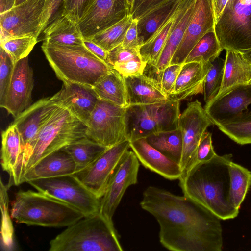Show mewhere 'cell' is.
<instances>
[{
  "label": "cell",
  "instance_id": "1",
  "mask_svg": "<svg viewBox=\"0 0 251 251\" xmlns=\"http://www.w3.org/2000/svg\"><path fill=\"white\" fill-rule=\"evenodd\" d=\"M140 205L157 220L159 241L166 249L222 251L221 219L190 198L150 186L144 191Z\"/></svg>",
  "mask_w": 251,
  "mask_h": 251
},
{
  "label": "cell",
  "instance_id": "2",
  "mask_svg": "<svg viewBox=\"0 0 251 251\" xmlns=\"http://www.w3.org/2000/svg\"><path fill=\"white\" fill-rule=\"evenodd\" d=\"M232 154H217L211 160L198 163L179 179L183 195L198 202L221 220L237 216L239 209L229 200L228 165Z\"/></svg>",
  "mask_w": 251,
  "mask_h": 251
},
{
  "label": "cell",
  "instance_id": "3",
  "mask_svg": "<svg viewBox=\"0 0 251 251\" xmlns=\"http://www.w3.org/2000/svg\"><path fill=\"white\" fill-rule=\"evenodd\" d=\"M50 242L49 251H123L112 220L100 212L67 226Z\"/></svg>",
  "mask_w": 251,
  "mask_h": 251
},
{
  "label": "cell",
  "instance_id": "4",
  "mask_svg": "<svg viewBox=\"0 0 251 251\" xmlns=\"http://www.w3.org/2000/svg\"><path fill=\"white\" fill-rule=\"evenodd\" d=\"M41 48L57 76L63 82L93 87L112 69L84 45L66 46L44 41Z\"/></svg>",
  "mask_w": 251,
  "mask_h": 251
},
{
  "label": "cell",
  "instance_id": "5",
  "mask_svg": "<svg viewBox=\"0 0 251 251\" xmlns=\"http://www.w3.org/2000/svg\"><path fill=\"white\" fill-rule=\"evenodd\" d=\"M10 213L19 224L56 227L68 226L84 217L65 202L30 190H20L16 194Z\"/></svg>",
  "mask_w": 251,
  "mask_h": 251
},
{
  "label": "cell",
  "instance_id": "6",
  "mask_svg": "<svg viewBox=\"0 0 251 251\" xmlns=\"http://www.w3.org/2000/svg\"><path fill=\"white\" fill-rule=\"evenodd\" d=\"M87 130L85 124L59 105L36 136L24 173L48 155L87 137Z\"/></svg>",
  "mask_w": 251,
  "mask_h": 251
},
{
  "label": "cell",
  "instance_id": "7",
  "mask_svg": "<svg viewBox=\"0 0 251 251\" xmlns=\"http://www.w3.org/2000/svg\"><path fill=\"white\" fill-rule=\"evenodd\" d=\"M180 101L130 105L126 107V126L130 142L178 128Z\"/></svg>",
  "mask_w": 251,
  "mask_h": 251
},
{
  "label": "cell",
  "instance_id": "8",
  "mask_svg": "<svg viewBox=\"0 0 251 251\" xmlns=\"http://www.w3.org/2000/svg\"><path fill=\"white\" fill-rule=\"evenodd\" d=\"M214 30L223 50H251V0H228Z\"/></svg>",
  "mask_w": 251,
  "mask_h": 251
},
{
  "label": "cell",
  "instance_id": "9",
  "mask_svg": "<svg viewBox=\"0 0 251 251\" xmlns=\"http://www.w3.org/2000/svg\"><path fill=\"white\" fill-rule=\"evenodd\" d=\"M28 183L37 191L73 206L84 217L100 211L101 199L94 195L73 175L38 179Z\"/></svg>",
  "mask_w": 251,
  "mask_h": 251
},
{
  "label": "cell",
  "instance_id": "10",
  "mask_svg": "<svg viewBox=\"0 0 251 251\" xmlns=\"http://www.w3.org/2000/svg\"><path fill=\"white\" fill-rule=\"evenodd\" d=\"M86 135L107 148L127 139L126 108L99 98L89 120Z\"/></svg>",
  "mask_w": 251,
  "mask_h": 251
},
{
  "label": "cell",
  "instance_id": "11",
  "mask_svg": "<svg viewBox=\"0 0 251 251\" xmlns=\"http://www.w3.org/2000/svg\"><path fill=\"white\" fill-rule=\"evenodd\" d=\"M46 1L28 0L0 14V41L22 36H32L38 40Z\"/></svg>",
  "mask_w": 251,
  "mask_h": 251
},
{
  "label": "cell",
  "instance_id": "12",
  "mask_svg": "<svg viewBox=\"0 0 251 251\" xmlns=\"http://www.w3.org/2000/svg\"><path fill=\"white\" fill-rule=\"evenodd\" d=\"M130 144L126 139L108 148L93 163L73 175L101 199L115 171L129 151Z\"/></svg>",
  "mask_w": 251,
  "mask_h": 251
},
{
  "label": "cell",
  "instance_id": "13",
  "mask_svg": "<svg viewBox=\"0 0 251 251\" xmlns=\"http://www.w3.org/2000/svg\"><path fill=\"white\" fill-rule=\"evenodd\" d=\"M212 125L213 123L198 100L188 103L180 114L178 127L181 131L183 140L180 163L182 175L194 165L199 144L207 128Z\"/></svg>",
  "mask_w": 251,
  "mask_h": 251
},
{
  "label": "cell",
  "instance_id": "14",
  "mask_svg": "<svg viewBox=\"0 0 251 251\" xmlns=\"http://www.w3.org/2000/svg\"><path fill=\"white\" fill-rule=\"evenodd\" d=\"M58 106L53 95L42 98L24 110L12 123L17 126L22 138L23 174L36 136Z\"/></svg>",
  "mask_w": 251,
  "mask_h": 251
},
{
  "label": "cell",
  "instance_id": "15",
  "mask_svg": "<svg viewBox=\"0 0 251 251\" xmlns=\"http://www.w3.org/2000/svg\"><path fill=\"white\" fill-rule=\"evenodd\" d=\"M126 0H95L77 24L83 39H91L129 15Z\"/></svg>",
  "mask_w": 251,
  "mask_h": 251
},
{
  "label": "cell",
  "instance_id": "16",
  "mask_svg": "<svg viewBox=\"0 0 251 251\" xmlns=\"http://www.w3.org/2000/svg\"><path fill=\"white\" fill-rule=\"evenodd\" d=\"M139 161L132 151H128L113 175L101 198L100 212L112 220L114 214L126 190L137 183Z\"/></svg>",
  "mask_w": 251,
  "mask_h": 251
},
{
  "label": "cell",
  "instance_id": "17",
  "mask_svg": "<svg viewBox=\"0 0 251 251\" xmlns=\"http://www.w3.org/2000/svg\"><path fill=\"white\" fill-rule=\"evenodd\" d=\"M212 0H196L193 16L170 64H182L201 38L215 25Z\"/></svg>",
  "mask_w": 251,
  "mask_h": 251
},
{
  "label": "cell",
  "instance_id": "18",
  "mask_svg": "<svg viewBox=\"0 0 251 251\" xmlns=\"http://www.w3.org/2000/svg\"><path fill=\"white\" fill-rule=\"evenodd\" d=\"M33 72L28 56L14 64L13 72L3 106L15 118L31 104Z\"/></svg>",
  "mask_w": 251,
  "mask_h": 251
},
{
  "label": "cell",
  "instance_id": "19",
  "mask_svg": "<svg viewBox=\"0 0 251 251\" xmlns=\"http://www.w3.org/2000/svg\"><path fill=\"white\" fill-rule=\"evenodd\" d=\"M53 96L58 105L66 108L87 126L99 99L93 87L68 82H64Z\"/></svg>",
  "mask_w": 251,
  "mask_h": 251
},
{
  "label": "cell",
  "instance_id": "20",
  "mask_svg": "<svg viewBox=\"0 0 251 251\" xmlns=\"http://www.w3.org/2000/svg\"><path fill=\"white\" fill-rule=\"evenodd\" d=\"M251 104V84L238 86L205 104L204 108L218 125L241 115Z\"/></svg>",
  "mask_w": 251,
  "mask_h": 251
},
{
  "label": "cell",
  "instance_id": "21",
  "mask_svg": "<svg viewBox=\"0 0 251 251\" xmlns=\"http://www.w3.org/2000/svg\"><path fill=\"white\" fill-rule=\"evenodd\" d=\"M196 0H182L166 43L153 72L157 75L159 82L163 71L170 64L183 37L186 27L191 20L195 9Z\"/></svg>",
  "mask_w": 251,
  "mask_h": 251
},
{
  "label": "cell",
  "instance_id": "22",
  "mask_svg": "<svg viewBox=\"0 0 251 251\" xmlns=\"http://www.w3.org/2000/svg\"><path fill=\"white\" fill-rule=\"evenodd\" d=\"M130 149L145 168L170 180L179 179L181 177L180 165L151 146L146 138L130 142Z\"/></svg>",
  "mask_w": 251,
  "mask_h": 251
},
{
  "label": "cell",
  "instance_id": "23",
  "mask_svg": "<svg viewBox=\"0 0 251 251\" xmlns=\"http://www.w3.org/2000/svg\"><path fill=\"white\" fill-rule=\"evenodd\" d=\"M1 138V164L9 175L8 185H18L21 184L23 172L22 138L17 126L12 123L2 131Z\"/></svg>",
  "mask_w": 251,
  "mask_h": 251
},
{
  "label": "cell",
  "instance_id": "24",
  "mask_svg": "<svg viewBox=\"0 0 251 251\" xmlns=\"http://www.w3.org/2000/svg\"><path fill=\"white\" fill-rule=\"evenodd\" d=\"M77 171L75 162L63 148L41 159L24 174L21 183L33 180L73 175Z\"/></svg>",
  "mask_w": 251,
  "mask_h": 251
},
{
  "label": "cell",
  "instance_id": "25",
  "mask_svg": "<svg viewBox=\"0 0 251 251\" xmlns=\"http://www.w3.org/2000/svg\"><path fill=\"white\" fill-rule=\"evenodd\" d=\"M123 77L128 105L158 103L170 100L163 92L159 82L151 76L143 73Z\"/></svg>",
  "mask_w": 251,
  "mask_h": 251
},
{
  "label": "cell",
  "instance_id": "26",
  "mask_svg": "<svg viewBox=\"0 0 251 251\" xmlns=\"http://www.w3.org/2000/svg\"><path fill=\"white\" fill-rule=\"evenodd\" d=\"M210 64L200 62L183 63L170 100L179 101L203 92L204 81Z\"/></svg>",
  "mask_w": 251,
  "mask_h": 251
},
{
  "label": "cell",
  "instance_id": "27",
  "mask_svg": "<svg viewBox=\"0 0 251 251\" xmlns=\"http://www.w3.org/2000/svg\"><path fill=\"white\" fill-rule=\"evenodd\" d=\"M226 51L222 85L215 98L238 86L249 84L251 80V63L241 52L230 50Z\"/></svg>",
  "mask_w": 251,
  "mask_h": 251
},
{
  "label": "cell",
  "instance_id": "28",
  "mask_svg": "<svg viewBox=\"0 0 251 251\" xmlns=\"http://www.w3.org/2000/svg\"><path fill=\"white\" fill-rule=\"evenodd\" d=\"M182 0H167L150 10L137 20L140 46L145 43L177 10Z\"/></svg>",
  "mask_w": 251,
  "mask_h": 251
},
{
  "label": "cell",
  "instance_id": "29",
  "mask_svg": "<svg viewBox=\"0 0 251 251\" xmlns=\"http://www.w3.org/2000/svg\"><path fill=\"white\" fill-rule=\"evenodd\" d=\"M44 41L66 46H83V38L77 27L61 15L51 23L42 32Z\"/></svg>",
  "mask_w": 251,
  "mask_h": 251
},
{
  "label": "cell",
  "instance_id": "30",
  "mask_svg": "<svg viewBox=\"0 0 251 251\" xmlns=\"http://www.w3.org/2000/svg\"><path fill=\"white\" fill-rule=\"evenodd\" d=\"M93 87L99 98L122 107L128 106L124 77L115 69H111Z\"/></svg>",
  "mask_w": 251,
  "mask_h": 251
},
{
  "label": "cell",
  "instance_id": "31",
  "mask_svg": "<svg viewBox=\"0 0 251 251\" xmlns=\"http://www.w3.org/2000/svg\"><path fill=\"white\" fill-rule=\"evenodd\" d=\"M178 8V7L176 12L139 47V52L140 56L142 61L147 63V66L153 67L156 64L174 24Z\"/></svg>",
  "mask_w": 251,
  "mask_h": 251
},
{
  "label": "cell",
  "instance_id": "32",
  "mask_svg": "<svg viewBox=\"0 0 251 251\" xmlns=\"http://www.w3.org/2000/svg\"><path fill=\"white\" fill-rule=\"evenodd\" d=\"M146 140L153 148L180 165L183 140L182 132L179 127L152 134L146 137Z\"/></svg>",
  "mask_w": 251,
  "mask_h": 251
},
{
  "label": "cell",
  "instance_id": "33",
  "mask_svg": "<svg viewBox=\"0 0 251 251\" xmlns=\"http://www.w3.org/2000/svg\"><path fill=\"white\" fill-rule=\"evenodd\" d=\"M63 148L73 158L76 166V172H78L93 163L108 148L102 146L88 137H84Z\"/></svg>",
  "mask_w": 251,
  "mask_h": 251
},
{
  "label": "cell",
  "instance_id": "34",
  "mask_svg": "<svg viewBox=\"0 0 251 251\" xmlns=\"http://www.w3.org/2000/svg\"><path fill=\"white\" fill-rule=\"evenodd\" d=\"M229 200L234 208L239 209L251 185V172L231 161L228 165Z\"/></svg>",
  "mask_w": 251,
  "mask_h": 251
},
{
  "label": "cell",
  "instance_id": "35",
  "mask_svg": "<svg viewBox=\"0 0 251 251\" xmlns=\"http://www.w3.org/2000/svg\"><path fill=\"white\" fill-rule=\"evenodd\" d=\"M223 50L217 37L214 27L207 31L190 52L184 63L200 62L210 64Z\"/></svg>",
  "mask_w": 251,
  "mask_h": 251
},
{
  "label": "cell",
  "instance_id": "36",
  "mask_svg": "<svg viewBox=\"0 0 251 251\" xmlns=\"http://www.w3.org/2000/svg\"><path fill=\"white\" fill-rule=\"evenodd\" d=\"M230 139L240 145L251 144V110L217 126Z\"/></svg>",
  "mask_w": 251,
  "mask_h": 251
},
{
  "label": "cell",
  "instance_id": "37",
  "mask_svg": "<svg viewBox=\"0 0 251 251\" xmlns=\"http://www.w3.org/2000/svg\"><path fill=\"white\" fill-rule=\"evenodd\" d=\"M133 20L132 16L128 15L111 26L97 33L90 40L108 52L122 44Z\"/></svg>",
  "mask_w": 251,
  "mask_h": 251
},
{
  "label": "cell",
  "instance_id": "38",
  "mask_svg": "<svg viewBox=\"0 0 251 251\" xmlns=\"http://www.w3.org/2000/svg\"><path fill=\"white\" fill-rule=\"evenodd\" d=\"M10 187L0 180V207L1 211V247L5 251L14 250V230L8 211L7 191Z\"/></svg>",
  "mask_w": 251,
  "mask_h": 251
},
{
  "label": "cell",
  "instance_id": "39",
  "mask_svg": "<svg viewBox=\"0 0 251 251\" xmlns=\"http://www.w3.org/2000/svg\"><path fill=\"white\" fill-rule=\"evenodd\" d=\"M225 60L217 57L209 67L203 84V99L205 104L213 100L221 88Z\"/></svg>",
  "mask_w": 251,
  "mask_h": 251
},
{
  "label": "cell",
  "instance_id": "40",
  "mask_svg": "<svg viewBox=\"0 0 251 251\" xmlns=\"http://www.w3.org/2000/svg\"><path fill=\"white\" fill-rule=\"evenodd\" d=\"M38 42V39L32 36L10 37L1 41L0 47L8 53L15 64L28 56Z\"/></svg>",
  "mask_w": 251,
  "mask_h": 251
},
{
  "label": "cell",
  "instance_id": "41",
  "mask_svg": "<svg viewBox=\"0 0 251 251\" xmlns=\"http://www.w3.org/2000/svg\"><path fill=\"white\" fill-rule=\"evenodd\" d=\"M14 63L1 47H0V106L3 107L11 82Z\"/></svg>",
  "mask_w": 251,
  "mask_h": 251
},
{
  "label": "cell",
  "instance_id": "42",
  "mask_svg": "<svg viewBox=\"0 0 251 251\" xmlns=\"http://www.w3.org/2000/svg\"><path fill=\"white\" fill-rule=\"evenodd\" d=\"M95 0H63L62 15L75 24L87 13Z\"/></svg>",
  "mask_w": 251,
  "mask_h": 251
},
{
  "label": "cell",
  "instance_id": "43",
  "mask_svg": "<svg viewBox=\"0 0 251 251\" xmlns=\"http://www.w3.org/2000/svg\"><path fill=\"white\" fill-rule=\"evenodd\" d=\"M217 155L212 144V134L205 131L198 146L195 159V164L211 160Z\"/></svg>",
  "mask_w": 251,
  "mask_h": 251
},
{
  "label": "cell",
  "instance_id": "44",
  "mask_svg": "<svg viewBox=\"0 0 251 251\" xmlns=\"http://www.w3.org/2000/svg\"><path fill=\"white\" fill-rule=\"evenodd\" d=\"M182 64H170L162 72L159 83L163 92L168 97L175 86Z\"/></svg>",
  "mask_w": 251,
  "mask_h": 251
},
{
  "label": "cell",
  "instance_id": "45",
  "mask_svg": "<svg viewBox=\"0 0 251 251\" xmlns=\"http://www.w3.org/2000/svg\"><path fill=\"white\" fill-rule=\"evenodd\" d=\"M137 58H141L139 49L123 48L119 45L108 52L107 63L112 67L116 63Z\"/></svg>",
  "mask_w": 251,
  "mask_h": 251
},
{
  "label": "cell",
  "instance_id": "46",
  "mask_svg": "<svg viewBox=\"0 0 251 251\" xmlns=\"http://www.w3.org/2000/svg\"><path fill=\"white\" fill-rule=\"evenodd\" d=\"M147 65V63L143 62L141 58H137L116 63L112 68L123 76H128L144 73Z\"/></svg>",
  "mask_w": 251,
  "mask_h": 251
},
{
  "label": "cell",
  "instance_id": "47",
  "mask_svg": "<svg viewBox=\"0 0 251 251\" xmlns=\"http://www.w3.org/2000/svg\"><path fill=\"white\" fill-rule=\"evenodd\" d=\"M63 0H47L42 22V33L54 20L62 15Z\"/></svg>",
  "mask_w": 251,
  "mask_h": 251
},
{
  "label": "cell",
  "instance_id": "48",
  "mask_svg": "<svg viewBox=\"0 0 251 251\" xmlns=\"http://www.w3.org/2000/svg\"><path fill=\"white\" fill-rule=\"evenodd\" d=\"M167 0H134L129 15L133 19L138 20L152 8Z\"/></svg>",
  "mask_w": 251,
  "mask_h": 251
},
{
  "label": "cell",
  "instance_id": "49",
  "mask_svg": "<svg viewBox=\"0 0 251 251\" xmlns=\"http://www.w3.org/2000/svg\"><path fill=\"white\" fill-rule=\"evenodd\" d=\"M120 46L123 48L139 49L140 44L138 38L137 20H133L123 42Z\"/></svg>",
  "mask_w": 251,
  "mask_h": 251
},
{
  "label": "cell",
  "instance_id": "50",
  "mask_svg": "<svg viewBox=\"0 0 251 251\" xmlns=\"http://www.w3.org/2000/svg\"><path fill=\"white\" fill-rule=\"evenodd\" d=\"M83 45L94 55L108 64V52L105 50L90 39H83Z\"/></svg>",
  "mask_w": 251,
  "mask_h": 251
},
{
  "label": "cell",
  "instance_id": "51",
  "mask_svg": "<svg viewBox=\"0 0 251 251\" xmlns=\"http://www.w3.org/2000/svg\"><path fill=\"white\" fill-rule=\"evenodd\" d=\"M228 1V0H212L215 22L220 18Z\"/></svg>",
  "mask_w": 251,
  "mask_h": 251
},
{
  "label": "cell",
  "instance_id": "52",
  "mask_svg": "<svg viewBox=\"0 0 251 251\" xmlns=\"http://www.w3.org/2000/svg\"><path fill=\"white\" fill-rule=\"evenodd\" d=\"M16 0H0V14L12 9L15 4Z\"/></svg>",
  "mask_w": 251,
  "mask_h": 251
},
{
  "label": "cell",
  "instance_id": "53",
  "mask_svg": "<svg viewBox=\"0 0 251 251\" xmlns=\"http://www.w3.org/2000/svg\"><path fill=\"white\" fill-rule=\"evenodd\" d=\"M244 56L251 63V49L242 52Z\"/></svg>",
  "mask_w": 251,
  "mask_h": 251
},
{
  "label": "cell",
  "instance_id": "54",
  "mask_svg": "<svg viewBox=\"0 0 251 251\" xmlns=\"http://www.w3.org/2000/svg\"><path fill=\"white\" fill-rule=\"evenodd\" d=\"M27 0H16L15 6L18 5L22 3L25 2V1H27Z\"/></svg>",
  "mask_w": 251,
  "mask_h": 251
},
{
  "label": "cell",
  "instance_id": "55",
  "mask_svg": "<svg viewBox=\"0 0 251 251\" xmlns=\"http://www.w3.org/2000/svg\"><path fill=\"white\" fill-rule=\"evenodd\" d=\"M128 4L130 6V8L133 4L134 0H126Z\"/></svg>",
  "mask_w": 251,
  "mask_h": 251
},
{
  "label": "cell",
  "instance_id": "56",
  "mask_svg": "<svg viewBox=\"0 0 251 251\" xmlns=\"http://www.w3.org/2000/svg\"><path fill=\"white\" fill-rule=\"evenodd\" d=\"M249 84H251V80L250 81Z\"/></svg>",
  "mask_w": 251,
  "mask_h": 251
}]
</instances>
